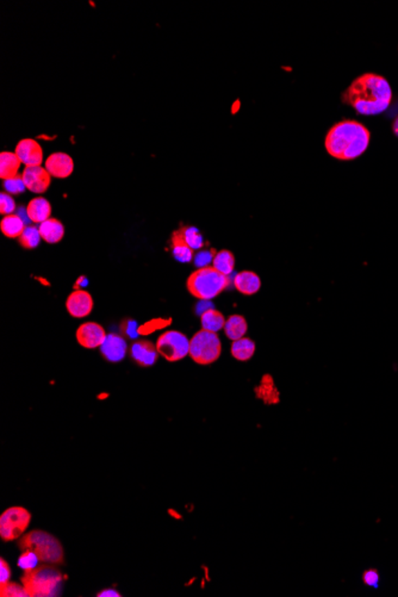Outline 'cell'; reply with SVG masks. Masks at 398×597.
<instances>
[{
    "instance_id": "1",
    "label": "cell",
    "mask_w": 398,
    "mask_h": 597,
    "mask_svg": "<svg viewBox=\"0 0 398 597\" xmlns=\"http://www.w3.org/2000/svg\"><path fill=\"white\" fill-rule=\"evenodd\" d=\"M392 100V90L384 77L373 73L363 74L352 82L342 95V102L351 105L357 113L375 116L384 113Z\"/></svg>"
},
{
    "instance_id": "2",
    "label": "cell",
    "mask_w": 398,
    "mask_h": 597,
    "mask_svg": "<svg viewBox=\"0 0 398 597\" xmlns=\"http://www.w3.org/2000/svg\"><path fill=\"white\" fill-rule=\"evenodd\" d=\"M371 141L368 128L359 122L345 120L334 124L325 135V147L338 160H354L366 152Z\"/></svg>"
},
{
    "instance_id": "3",
    "label": "cell",
    "mask_w": 398,
    "mask_h": 597,
    "mask_svg": "<svg viewBox=\"0 0 398 597\" xmlns=\"http://www.w3.org/2000/svg\"><path fill=\"white\" fill-rule=\"evenodd\" d=\"M21 583L29 597L60 596L64 576L53 564L29 567L24 570Z\"/></svg>"
},
{
    "instance_id": "4",
    "label": "cell",
    "mask_w": 398,
    "mask_h": 597,
    "mask_svg": "<svg viewBox=\"0 0 398 597\" xmlns=\"http://www.w3.org/2000/svg\"><path fill=\"white\" fill-rule=\"evenodd\" d=\"M18 547L22 552H32L42 564L62 565L65 562L64 547L59 539L41 529H34L22 536L18 541Z\"/></svg>"
},
{
    "instance_id": "5",
    "label": "cell",
    "mask_w": 398,
    "mask_h": 597,
    "mask_svg": "<svg viewBox=\"0 0 398 597\" xmlns=\"http://www.w3.org/2000/svg\"><path fill=\"white\" fill-rule=\"evenodd\" d=\"M229 286V276L217 271L214 266L197 269L187 281L189 292L200 301L215 298Z\"/></svg>"
},
{
    "instance_id": "6",
    "label": "cell",
    "mask_w": 398,
    "mask_h": 597,
    "mask_svg": "<svg viewBox=\"0 0 398 597\" xmlns=\"http://www.w3.org/2000/svg\"><path fill=\"white\" fill-rule=\"evenodd\" d=\"M221 353V340L217 333L202 329L190 340V357L198 365H211Z\"/></svg>"
},
{
    "instance_id": "7",
    "label": "cell",
    "mask_w": 398,
    "mask_h": 597,
    "mask_svg": "<svg viewBox=\"0 0 398 597\" xmlns=\"http://www.w3.org/2000/svg\"><path fill=\"white\" fill-rule=\"evenodd\" d=\"M31 521L30 511L23 506H11L0 515V537L3 541L17 540L24 536Z\"/></svg>"
},
{
    "instance_id": "8",
    "label": "cell",
    "mask_w": 398,
    "mask_h": 597,
    "mask_svg": "<svg viewBox=\"0 0 398 597\" xmlns=\"http://www.w3.org/2000/svg\"><path fill=\"white\" fill-rule=\"evenodd\" d=\"M155 346L159 355L171 363L179 361L190 354V340L185 334L177 330L161 334Z\"/></svg>"
},
{
    "instance_id": "9",
    "label": "cell",
    "mask_w": 398,
    "mask_h": 597,
    "mask_svg": "<svg viewBox=\"0 0 398 597\" xmlns=\"http://www.w3.org/2000/svg\"><path fill=\"white\" fill-rule=\"evenodd\" d=\"M22 178L26 189L37 195L44 193L50 187L52 182V176L47 169L41 166L26 167L23 171Z\"/></svg>"
},
{
    "instance_id": "10",
    "label": "cell",
    "mask_w": 398,
    "mask_h": 597,
    "mask_svg": "<svg viewBox=\"0 0 398 597\" xmlns=\"http://www.w3.org/2000/svg\"><path fill=\"white\" fill-rule=\"evenodd\" d=\"M106 337L108 335L105 333L103 325H98L95 322H86L80 325L77 330V340L79 345L87 350H93L102 346Z\"/></svg>"
},
{
    "instance_id": "11",
    "label": "cell",
    "mask_w": 398,
    "mask_h": 597,
    "mask_svg": "<svg viewBox=\"0 0 398 597\" xmlns=\"http://www.w3.org/2000/svg\"><path fill=\"white\" fill-rule=\"evenodd\" d=\"M95 302L85 290H74L66 301V309L74 319H84L91 314Z\"/></svg>"
},
{
    "instance_id": "12",
    "label": "cell",
    "mask_w": 398,
    "mask_h": 597,
    "mask_svg": "<svg viewBox=\"0 0 398 597\" xmlns=\"http://www.w3.org/2000/svg\"><path fill=\"white\" fill-rule=\"evenodd\" d=\"M129 353L131 359L142 368L153 366L159 357L155 345L149 340L135 341L129 348Z\"/></svg>"
},
{
    "instance_id": "13",
    "label": "cell",
    "mask_w": 398,
    "mask_h": 597,
    "mask_svg": "<svg viewBox=\"0 0 398 597\" xmlns=\"http://www.w3.org/2000/svg\"><path fill=\"white\" fill-rule=\"evenodd\" d=\"M16 154L26 167L41 166L44 161V151L36 140H21L16 146Z\"/></svg>"
},
{
    "instance_id": "14",
    "label": "cell",
    "mask_w": 398,
    "mask_h": 597,
    "mask_svg": "<svg viewBox=\"0 0 398 597\" xmlns=\"http://www.w3.org/2000/svg\"><path fill=\"white\" fill-rule=\"evenodd\" d=\"M100 348L104 359L110 363H118L124 359L128 352L126 340L117 334H108Z\"/></svg>"
},
{
    "instance_id": "15",
    "label": "cell",
    "mask_w": 398,
    "mask_h": 597,
    "mask_svg": "<svg viewBox=\"0 0 398 597\" xmlns=\"http://www.w3.org/2000/svg\"><path fill=\"white\" fill-rule=\"evenodd\" d=\"M46 169L52 177L65 179L73 173L74 161L66 153H54L46 160Z\"/></svg>"
},
{
    "instance_id": "16",
    "label": "cell",
    "mask_w": 398,
    "mask_h": 597,
    "mask_svg": "<svg viewBox=\"0 0 398 597\" xmlns=\"http://www.w3.org/2000/svg\"><path fill=\"white\" fill-rule=\"evenodd\" d=\"M235 289L240 294L252 296L256 294L261 287V281L256 272L252 271H241L234 277Z\"/></svg>"
},
{
    "instance_id": "17",
    "label": "cell",
    "mask_w": 398,
    "mask_h": 597,
    "mask_svg": "<svg viewBox=\"0 0 398 597\" xmlns=\"http://www.w3.org/2000/svg\"><path fill=\"white\" fill-rule=\"evenodd\" d=\"M26 215L31 222L41 225L50 218L52 205L44 197L31 199L26 207Z\"/></svg>"
},
{
    "instance_id": "18",
    "label": "cell",
    "mask_w": 398,
    "mask_h": 597,
    "mask_svg": "<svg viewBox=\"0 0 398 597\" xmlns=\"http://www.w3.org/2000/svg\"><path fill=\"white\" fill-rule=\"evenodd\" d=\"M171 249L173 252V256L179 263H190L195 258V251L187 245L182 228L176 230L172 238H171Z\"/></svg>"
},
{
    "instance_id": "19",
    "label": "cell",
    "mask_w": 398,
    "mask_h": 597,
    "mask_svg": "<svg viewBox=\"0 0 398 597\" xmlns=\"http://www.w3.org/2000/svg\"><path fill=\"white\" fill-rule=\"evenodd\" d=\"M41 238L48 243H60L65 236V227L57 218H49L39 225Z\"/></svg>"
},
{
    "instance_id": "20",
    "label": "cell",
    "mask_w": 398,
    "mask_h": 597,
    "mask_svg": "<svg viewBox=\"0 0 398 597\" xmlns=\"http://www.w3.org/2000/svg\"><path fill=\"white\" fill-rule=\"evenodd\" d=\"M256 397L263 399L266 404H277L281 401L279 391L276 388L272 377L265 375L260 386L256 389Z\"/></svg>"
},
{
    "instance_id": "21",
    "label": "cell",
    "mask_w": 398,
    "mask_h": 597,
    "mask_svg": "<svg viewBox=\"0 0 398 597\" xmlns=\"http://www.w3.org/2000/svg\"><path fill=\"white\" fill-rule=\"evenodd\" d=\"M21 160L16 153L3 152L0 154V178L8 180L18 176Z\"/></svg>"
},
{
    "instance_id": "22",
    "label": "cell",
    "mask_w": 398,
    "mask_h": 597,
    "mask_svg": "<svg viewBox=\"0 0 398 597\" xmlns=\"http://www.w3.org/2000/svg\"><path fill=\"white\" fill-rule=\"evenodd\" d=\"M247 330H248V325L246 319L241 315H231L225 321V335L233 341L245 338Z\"/></svg>"
},
{
    "instance_id": "23",
    "label": "cell",
    "mask_w": 398,
    "mask_h": 597,
    "mask_svg": "<svg viewBox=\"0 0 398 597\" xmlns=\"http://www.w3.org/2000/svg\"><path fill=\"white\" fill-rule=\"evenodd\" d=\"M0 229L6 238H17L22 235L23 231L26 229V225H24L22 217L16 215V214H11V215H6L1 220Z\"/></svg>"
},
{
    "instance_id": "24",
    "label": "cell",
    "mask_w": 398,
    "mask_h": 597,
    "mask_svg": "<svg viewBox=\"0 0 398 597\" xmlns=\"http://www.w3.org/2000/svg\"><path fill=\"white\" fill-rule=\"evenodd\" d=\"M225 321L223 314L216 309H208L200 315L202 327L212 333H218L221 329H225Z\"/></svg>"
},
{
    "instance_id": "25",
    "label": "cell",
    "mask_w": 398,
    "mask_h": 597,
    "mask_svg": "<svg viewBox=\"0 0 398 597\" xmlns=\"http://www.w3.org/2000/svg\"><path fill=\"white\" fill-rule=\"evenodd\" d=\"M254 353H256V342L252 341L251 339L243 338L233 341L231 355L238 361L252 359Z\"/></svg>"
},
{
    "instance_id": "26",
    "label": "cell",
    "mask_w": 398,
    "mask_h": 597,
    "mask_svg": "<svg viewBox=\"0 0 398 597\" xmlns=\"http://www.w3.org/2000/svg\"><path fill=\"white\" fill-rule=\"evenodd\" d=\"M212 266L225 276H230L235 267L234 254L227 249L217 252L216 256L212 260Z\"/></svg>"
},
{
    "instance_id": "27",
    "label": "cell",
    "mask_w": 398,
    "mask_h": 597,
    "mask_svg": "<svg viewBox=\"0 0 398 597\" xmlns=\"http://www.w3.org/2000/svg\"><path fill=\"white\" fill-rule=\"evenodd\" d=\"M41 234H39V228H36L34 225H28L26 229L23 231L22 235L18 238L19 243L23 248L26 249H34L39 246L41 241Z\"/></svg>"
},
{
    "instance_id": "28",
    "label": "cell",
    "mask_w": 398,
    "mask_h": 597,
    "mask_svg": "<svg viewBox=\"0 0 398 597\" xmlns=\"http://www.w3.org/2000/svg\"><path fill=\"white\" fill-rule=\"evenodd\" d=\"M182 234H184V238H185L187 245L193 251L202 249L205 243H204L203 236L200 234V231L195 227H182Z\"/></svg>"
},
{
    "instance_id": "29",
    "label": "cell",
    "mask_w": 398,
    "mask_h": 597,
    "mask_svg": "<svg viewBox=\"0 0 398 597\" xmlns=\"http://www.w3.org/2000/svg\"><path fill=\"white\" fill-rule=\"evenodd\" d=\"M0 596L1 597H29L26 589L22 585L15 582H6L0 585Z\"/></svg>"
},
{
    "instance_id": "30",
    "label": "cell",
    "mask_w": 398,
    "mask_h": 597,
    "mask_svg": "<svg viewBox=\"0 0 398 597\" xmlns=\"http://www.w3.org/2000/svg\"><path fill=\"white\" fill-rule=\"evenodd\" d=\"M5 190L8 191L9 195H21L26 190V184L23 182L22 176H16V177L8 179L4 182Z\"/></svg>"
},
{
    "instance_id": "31",
    "label": "cell",
    "mask_w": 398,
    "mask_h": 597,
    "mask_svg": "<svg viewBox=\"0 0 398 597\" xmlns=\"http://www.w3.org/2000/svg\"><path fill=\"white\" fill-rule=\"evenodd\" d=\"M216 253L217 252L215 249H202V251H199L197 254H195V258H193L197 269L209 266V264L212 263V260L216 256Z\"/></svg>"
},
{
    "instance_id": "32",
    "label": "cell",
    "mask_w": 398,
    "mask_h": 597,
    "mask_svg": "<svg viewBox=\"0 0 398 597\" xmlns=\"http://www.w3.org/2000/svg\"><path fill=\"white\" fill-rule=\"evenodd\" d=\"M15 210H16L15 199L9 193L3 192L0 195V212L6 216V215H11Z\"/></svg>"
},
{
    "instance_id": "33",
    "label": "cell",
    "mask_w": 398,
    "mask_h": 597,
    "mask_svg": "<svg viewBox=\"0 0 398 597\" xmlns=\"http://www.w3.org/2000/svg\"><path fill=\"white\" fill-rule=\"evenodd\" d=\"M36 560H39V559L35 554L30 551H26V552H23L22 557L19 559V567H23L24 570L29 569V567H36Z\"/></svg>"
},
{
    "instance_id": "34",
    "label": "cell",
    "mask_w": 398,
    "mask_h": 597,
    "mask_svg": "<svg viewBox=\"0 0 398 597\" xmlns=\"http://www.w3.org/2000/svg\"><path fill=\"white\" fill-rule=\"evenodd\" d=\"M363 583L368 587L377 588L378 583H379V574L376 570H368V571L363 572Z\"/></svg>"
},
{
    "instance_id": "35",
    "label": "cell",
    "mask_w": 398,
    "mask_h": 597,
    "mask_svg": "<svg viewBox=\"0 0 398 597\" xmlns=\"http://www.w3.org/2000/svg\"><path fill=\"white\" fill-rule=\"evenodd\" d=\"M11 577V569L8 562H5L4 559H0V585L9 582Z\"/></svg>"
},
{
    "instance_id": "36",
    "label": "cell",
    "mask_w": 398,
    "mask_h": 597,
    "mask_svg": "<svg viewBox=\"0 0 398 597\" xmlns=\"http://www.w3.org/2000/svg\"><path fill=\"white\" fill-rule=\"evenodd\" d=\"M98 597H120L122 596L121 594L116 591V590H113V589H106V590H103V591H100L97 595Z\"/></svg>"
},
{
    "instance_id": "37",
    "label": "cell",
    "mask_w": 398,
    "mask_h": 597,
    "mask_svg": "<svg viewBox=\"0 0 398 597\" xmlns=\"http://www.w3.org/2000/svg\"><path fill=\"white\" fill-rule=\"evenodd\" d=\"M392 130H394L395 135L398 138V117L395 120L394 124H392Z\"/></svg>"
}]
</instances>
